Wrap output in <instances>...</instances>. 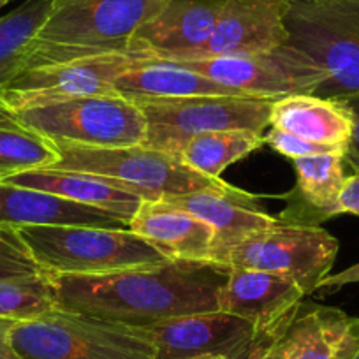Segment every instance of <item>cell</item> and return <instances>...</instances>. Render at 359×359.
Segmentation results:
<instances>
[{
  "mask_svg": "<svg viewBox=\"0 0 359 359\" xmlns=\"http://www.w3.org/2000/svg\"><path fill=\"white\" fill-rule=\"evenodd\" d=\"M264 144L273 148L284 157L296 161L302 157H310V155H324V154H338L344 155V148L327 147V144L313 143V141L303 140V137L294 136V134L284 133L271 127L268 134H264Z\"/></svg>",
  "mask_w": 359,
  "mask_h": 359,
  "instance_id": "obj_28",
  "label": "cell"
},
{
  "mask_svg": "<svg viewBox=\"0 0 359 359\" xmlns=\"http://www.w3.org/2000/svg\"><path fill=\"white\" fill-rule=\"evenodd\" d=\"M169 0H53L46 23L30 43L27 69L133 50L137 30Z\"/></svg>",
  "mask_w": 359,
  "mask_h": 359,
  "instance_id": "obj_2",
  "label": "cell"
},
{
  "mask_svg": "<svg viewBox=\"0 0 359 359\" xmlns=\"http://www.w3.org/2000/svg\"><path fill=\"white\" fill-rule=\"evenodd\" d=\"M338 101L351 113L352 118V133L344 151V164L355 172L359 171V94L338 97Z\"/></svg>",
  "mask_w": 359,
  "mask_h": 359,
  "instance_id": "obj_29",
  "label": "cell"
},
{
  "mask_svg": "<svg viewBox=\"0 0 359 359\" xmlns=\"http://www.w3.org/2000/svg\"><path fill=\"white\" fill-rule=\"evenodd\" d=\"M264 144V134L252 130H215L196 136L185 144L178 158L192 171L220 178L224 169Z\"/></svg>",
  "mask_w": 359,
  "mask_h": 359,
  "instance_id": "obj_25",
  "label": "cell"
},
{
  "mask_svg": "<svg viewBox=\"0 0 359 359\" xmlns=\"http://www.w3.org/2000/svg\"><path fill=\"white\" fill-rule=\"evenodd\" d=\"M285 30V44L305 53L324 74L312 95L359 94V0H291Z\"/></svg>",
  "mask_w": 359,
  "mask_h": 359,
  "instance_id": "obj_6",
  "label": "cell"
},
{
  "mask_svg": "<svg viewBox=\"0 0 359 359\" xmlns=\"http://www.w3.org/2000/svg\"><path fill=\"white\" fill-rule=\"evenodd\" d=\"M282 344L285 359H352L359 352V317L333 306L302 305Z\"/></svg>",
  "mask_w": 359,
  "mask_h": 359,
  "instance_id": "obj_21",
  "label": "cell"
},
{
  "mask_svg": "<svg viewBox=\"0 0 359 359\" xmlns=\"http://www.w3.org/2000/svg\"><path fill=\"white\" fill-rule=\"evenodd\" d=\"M147 327L154 337L157 359H192L198 355L247 359L255 345V327L222 310L175 317Z\"/></svg>",
  "mask_w": 359,
  "mask_h": 359,
  "instance_id": "obj_13",
  "label": "cell"
},
{
  "mask_svg": "<svg viewBox=\"0 0 359 359\" xmlns=\"http://www.w3.org/2000/svg\"><path fill=\"white\" fill-rule=\"evenodd\" d=\"M148 57L150 51L130 50L27 69L0 88V106L18 111L86 95H115L113 81Z\"/></svg>",
  "mask_w": 359,
  "mask_h": 359,
  "instance_id": "obj_10",
  "label": "cell"
},
{
  "mask_svg": "<svg viewBox=\"0 0 359 359\" xmlns=\"http://www.w3.org/2000/svg\"><path fill=\"white\" fill-rule=\"evenodd\" d=\"M247 359H285V348L282 340L271 345H255Z\"/></svg>",
  "mask_w": 359,
  "mask_h": 359,
  "instance_id": "obj_32",
  "label": "cell"
},
{
  "mask_svg": "<svg viewBox=\"0 0 359 359\" xmlns=\"http://www.w3.org/2000/svg\"><path fill=\"white\" fill-rule=\"evenodd\" d=\"M50 275H109L169 262L161 250L130 229L41 224L16 227Z\"/></svg>",
  "mask_w": 359,
  "mask_h": 359,
  "instance_id": "obj_3",
  "label": "cell"
},
{
  "mask_svg": "<svg viewBox=\"0 0 359 359\" xmlns=\"http://www.w3.org/2000/svg\"><path fill=\"white\" fill-rule=\"evenodd\" d=\"M4 184L50 192L58 198L71 199L74 203H81V205L115 213L127 222H130V219L143 201L130 192L113 187L102 176L81 171H69V169H32V171L20 172V175L4 180Z\"/></svg>",
  "mask_w": 359,
  "mask_h": 359,
  "instance_id": "obj_22",
  "label": "cell"
},
{
  "mask_svg": "<svg viewBox=\"0 0 359 359\" xmlns=\"http://www.w3.org/2000/svg\"><path fill=\"white\" fill-rule=\"evenodd\" d=\"M227 0H169L134 36L133 50L164 60H185L212 37Z\"/></svg>",
  "mask_w": 359,
  "mask_h": 359,
  "instance_id": "obj_16",
  "label": "cell"
},
{
  "mask_svg": "<svg viewBox=\"0 0 359 359\" xmlns=\"http://www.w3.org/2000/svg\"><path fill=\"white\" fill-rule=\"evenodd\" d=\"M53 0H27L0 18V88L22 72L25 53L46 23Z\"/></svg>",
  "mask_w": 359,
  "mask_h": 359,
  "instance_id": "obj_27",
  "label": "cell"
},
{
  "mask_svg": "<svg viewBox=\"0 0 359 359\" xmlns=\"http://www.w3.org/2000/svg\"><path fill=\"white\" fill-rule=\"evenodd\" d=\"M57 309L51 275L18 229L0 226V317L29 320Z\"/></svg>",
  "mask_w": 359,
  "mask_h": 359,
  "instance_id": "obj_15",
  "label": "cell"
},
{
  "mask_svg": "<svg viewBox=\"0 0 359 359\" xmlns=\"http://www.w3.org/2000/svg\"><path fill=\"white\" fill-rule=\"evenodd\" d=\"M13 344L20 359H157L148 327L62 309L18 320L13 327Z\"/></svg>",
  "mask_w": 359,
  "mask_h": 359,
  "instance_id": "obj_5",
  "label": "cell"
},
{
  "mask_svg": "<svg viewBox=\"0 0 359 359\" xmlns=\"http://www.w3.org/2000/svg\"><path fill=\"white\" fill-rule=\"evenodd\" d=\"M18 320L0 317V359H20L13 344V327Z\"/></svg>",
  "mask_w": 359,
  "mask_h": 359,
  "instance_id": "obj_31",
  "label": "cell"
},
{
  "mask_svg": "<svg viewBox=\"0 0 359 359\" xmlns=\"http://www.w3.org/2000/svg\"><path fill=\"white\" fill-rule=\"evenodd\" d=\"M192 359H226L224 355H198V358H192Z\"/></svg>",
  "mask_w": 359,
  "mask_h": 359,
  "instance_id": "obj_33",
  "label": "cell"
},
{
  "mask_svg": "<svg viewBox=\"0 0 359 359\" xmlns=\"http://www.w3.org/2000/svg\"><path fill=\"white\" fill-rule=\"evenodd\" d=\"M192 215L212 224L215 229L212 262L224 266L231 248L243 241L255 231L277 226V217H271L261 210L248 192L231 187L227 191H198L189 194L172 196L164 199Z\"/></svg>",
  "mask_w": 359,
  "mask_h": 359,
  "instance_id": "obj_17",
  "label": "cell"
},
{
  "mask_svg": "<svg viewBox=\"0 0 359 359\" xmlns=\"http://www.w3.org/2000/svg\"><path fill=\"white\" fill-rule=\"evenodd\" d=\"M58 154L57 169L102 176L116 189L143 201H164L172 196L198 191H227L233 185L189 169L178 157L136 144L97 148L67 141H51Z\"/></svg>",
  "mask_w": 359,
  "mask_h": 359,
  "instance_id": "obj_4",
  "label": "cell"
},
{
  "mask_svg": "<svg viewBox=\"0 0 359 359\" xmlns=\"http://www.w3.org/2000/svg\"><path fill=\"white\" fill-rule=\"evenodd\" d=\"M292 164L298 182L291 192L280 196L287 206L277 217L278 222L319 226V222L340 215L338 198L347 180L344 155H310L296 158Z\"/></svg>",
  "mask_w": 359,
  "mask_h": 359,
  "instance_id": "obj_19",
  "label": "cell"
},
{
  "mask_svg": "<svg viewBox=\"0 0 359 359\" xmlns=\"http://www.w3.org/2000/svg\"><path fill=\"white\" fill-rule=\"evenodd\" d=\"M115 94L136 101L144 97H187V95H245L213 79L155 55L122 72L113 81Z\"/></svg>",
  "mask_w": 359,
  "mask_h": 359,
  "instance_id": "obj_23",
  "label": "cell"
},
{
  "mask_svg": "<svg viewBox=\"0 0 359 359\" xmlns=\"http://www.w3.org/2000/svg\"><path fill=\"white\" fill-rule=\"evenodd\" d=\"M352 359H359V352H358V354H355V355H354V358H352Z\"/></svg>",
  "mask_w": 359,
  "mask_h": 359,
  "instance_id": "obj_35",
  "label": "cell"
},
{
  "mask_svg": "<svg viewBox=\"0 0 359 359\" xmlns=\"http://www.w3.org/2000/svg\"><path fill=\"white\" fill-rule=\"evenodd\" d=\"M291 0H227L212 37L185 60L261 53L287 43Z\"/></svg>",
  "mask_w": 359,
  "mask_h": 359,
  "instance_id": "obj_14",
  "label": "cell"
},
{
  "mask_svg": "<svg viewBox=\"0 0 359 359\" xmlns=\"http://www.w3.org/2000/svg\"><path fill=\"white\" fill-rule=\"evenodd\" d=\"M41 224L130 229V222L115 213L58 198L50 192L0 182V226L22 227Z\"/></svg>",
  "mask_w": 359,
  "mask_h": 359,
  "instance_id": "obj_20",
  "label": "cell"
},
{
  "mask_svg": "<svg viewBox=\"0 0 359 359\" xmlns=\"http://www.w3.org/2000/svg\"><path fill=\"white\" fill-rule=\"evenodd\" d=\"M337 254L338 240L320 226L278 222L234 245L224 266L282 275L312 294L326 282Z\"/></svg>",
  "mask_w": 359,
  "mask_h": 359,
  "instance_id": "obj_9",
  "label": "cell"
},
{
  "mask_svg": "<svg viewBox=\"0 0 359 359\" xmlns=\"http://www.w3.org/2000/svg\"><path fill=\"white\" fill-rule=\"evenodd\" d=\"M147 120L143 147L178 157L196 136L215 130L264 134L275 101L243 95L136 99Z\"/></svg>",
  "mask_w": 359,
  "mask_h": 359,
  "instance_id": "obj_7",
  "label": "cell"
},
{
  "mask_svg": "<svg viewBox=\"0 0 359 359\" xmlns=\"http://www.w3.org/2000/svg\"><path fill=\"white\" fill-rule=\"evenodd\" d=\"M231 268L212 261H169L109 275H51L57 309L147 327L219 310Z\"/></svg>",
  "mask_w": 359,
  "mask_h": 359,
  "instance_id": "obj_1",
  "label": "cell"
},
{
  "mask_svg": "<svg viewBox=\"0 0 359 359\" xmlns=\"http://www.w3.org/2000/svg\"><path fill=\"white\" fill-rule=\"evenodd\" d=\"M20 122L50 141L97 148L143 144L147 120L140 106L122 95H86L11 111Z\"/></svg>",
  "mask_w": 359,
  "mask_h": 359,
  "instance_id": "obj_8",
  "label": "cell"
},
{
  "mask_svg": "<svg viewBox=\"0 0 359 359\" xmlns=\"http://www.w3.org/2000/svg\"><path fill=\"white\" fill-rule=\"evenodd\" d=\"M338 212L351 213V215L359 217V171L352 172L347 176L345 185L338 198Z\"/></svg>",
  "mask_w": 359,
  "mask_h": 359,
  "instance_id": "obj_30",
  "label": "cell"
},
{
  "mask_svg": "<svg viewBox=\"0 0 359 359\" xmlns=\"http://www.w3.org/2000/svg\"><path fill=\"white\" fill-rule=\"evenodd\" d=\"M9 2H11V0H0V9L4 8L6 4H9Z\"/></svg>",
  "mask_w": 359,
  "mask_h": 359,
  "instance_id": "obj_34",
  "label": "cell"
},
{
  "mask_svg": "<svg viewBox=\"0 0 359 359\" xmlns=\"http://www.w3.org/2000/svg\"><path fill=\"white\" fill-rule=\"evenodd\" d=\"M269 126L327 147H347L352 133L351 113L338 99L312 94L285 95L271 106Z\"/></svg>",
  "mask_w": 359,
  "mask_h": 359,
  "instance_id": "obj_24",
  "label": "cell"
},
{
  "mask_svg": "<svg viewBox=\"0 0 359 359\" xmlns=\"http://www.w3.org/2000/svg\"><path fill=\"white\" fill-rule=\"evenodd\" d=\"M130 231L144 238L169 261H212V224L168 201H141Z\"/></svg>",
  "mask_w": 359,
  "mask_h": 359,
  "instance_id": "obj_18",
  "label": "cell"
},
{
  "mask_svg": "<svg viewBox=\"0 0 359 359\" xmlns=\"http://www.w3.org/2000/svg\"><path fill=\"white\" fill-rule=\"evenodd\" d=\"M171 62H178L245 95L271 101L285 95L313 94L324 81L320 69L289 44L261 53Z\"/></svg>",
  "mask_w": 359,
  "mask_h": 359,
  "instance_id": "obj_11",
  "label": "cell"
},
{
  "mask_svg": "<svg viewBox=\"0 0 359 359\" xmlns=\"http://www.w3.org/2000/svg\"><path fill=\"white\" fill-rule=\"evenodd\" d=\"M305 296L287 277L233 268L219 292V310L248 320L255 327V345H271L287 333Z\"/></svg>",
  "mask_w": 359,
  "mask_h": 359,
  "instance_id": "obj_12",
  "label": "cell"
},
{
  "mask_svg": "<svg viewBox=\"0 0 359 359\" xmlns=\"http://www.w3.org/2000/svg\"><path fill=\"white\" fill-rule=\"evenodd\" d=\"M57 162L58 154L50 140L0 106V182L32 169L53 168Z\"/></svg>",
  "mask_w": 359,
  "mask_h": 359,
  "instance_id": "obj_26",
  "label": "cell"
}]
</instances>
